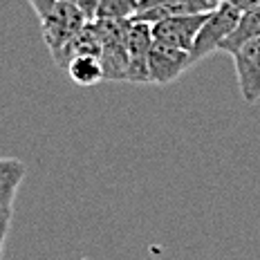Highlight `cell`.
Returning <instances> with one entry per match:
<instances>
[{
    "label": "cell",
    "instance_id": "277c9868",
    "mask_svg": "<svg viewBox=\"0 0 260 260\" xmlns=\"http://www.w3.org/2000/svg\"><path fill=\"white\" fill-rule=\"evenodd\" d=\"M236 65V77L240 85V94L247 104L260 101V36L247 41L231 54Z\"/></svg>",
    "mask_w": 260,
    "mask_h": 260
},
{
    "label": "cell",
    "instance_id": "9a60e30c",
    "mask_svg": "<svg viewBox=\"0 0 260 260\" xmlns=\"http://www.w3.org/2000/svg\"><path fill=\"white\" fill-rule=\"evenodd\" d=\"M166 3H173V0H139V12L137 14H142L150 7H157V5H166Z\"/></svg>",
    "mask_w": 260,
    "mask_h": 260
},
{
    "label": "cell",
    "instance_id": "4fadbf2b",
    "mask_svg": "<svg viewBox=\"0 0 260 260\" xmlns=\"http://www.w3.org/2000/svg\"><path fill=\"white\" fill-rule=\"evenodd\" d=\"M56 3H58V0H29L31 9H34V12L39 14V18H41V20L45 18V16L50 14L54 7H56Z\"/></svg>",
    "mask_w": 260,
    "mask_h": 260
},
{
    "label": "cell",
    "instance_id": "3957f363",
    "mask_svg": "<svg viewBox=\"0 0 260 260\" xmlns=\"http://www.w3.org/2000/svg\"><path fill=\"white\" fill-rule=\"evenodd\" d=\"M153 25L139 18H130L128 34H126V47L130 56L128 68V81L130 83H150L148 77V54L153 47Z\"/></svg>",
    "mask_w": 260,
    "mask_h": 260
},
{
    "label": "cell",
    "instance_id": "5bb4252c",
    "mask_svg": "<svg viewBox=\"0 0 260 260\" xmlns=\"http://www.w3.org/2000/svg\"><path fill=\"white\" fill-rule=\"evenodd\" d=\"M220 3H224V5H231V7H236L238 12H251V9H256L260 7V0H220Z\"/></svg>",
    "mask_w": 260,
    "mask_h": 260
},
{
    "label": "cell",
    "instance_id": "2e32d148",
    "mask_svg": "<svg viewBox=\"0 0 260 260\" xmlns=\"http://www.w3.org/2000/svg\"><path fill=\"white\" fill-rule=\"evenodd\" d=\"M3 247H5V240H0V258H3Z\"/></svg>",
    "mask_w": 260,
    "mask_h": 260
},
{
    "label": "cell",
    "instance_id": "e0dca14e",
    "mask_svg": "<svg viewBox=\"0 0 260 260\" xmlns=\"http://www.w3.org/2000/svg\"><path fill=\"white\" fill-rule=\"evenodd\" d=\"M58 3H74V0H58Z\"/></svg>",
    "mask_w": 260,
    "mask_h": 260
},
{
    "label": "cell",
    "instance_id": "ba28073f",
    "mask_svg": "<svg viewBox=\"0 0 260 260\" xmlns=\"http://www.w3.org/2000/svg\"><path fill=\"white\" fill-rule=\"evenodd\" d=\"M27 175L25 161L16 157H0V204L14 209V200Z\"/></svg>",
    "mask_w": 260,
    "mask_h": 260
},
{
    "label": "cell",
    "instance_id": "8992f818",
    "mask_svg": "<svg viewBox=\"0 0 260 260\" xmlns=\"http://www.w3.org/2000/svg\"><path fill=\"white\" fill-rule=\"evenodd\" d=\"M207 16L209 14L175 16V18H166V20H159V23H153V39H155V43H164V45L177 47V50H184L191 54L195 36L202 29Z\"/></svg>",
    "mask_w": 260,
    "mask_h": 260
},
{
    "label": "cell",
    "instance_id": "9c48e42d",
    "mask_svg": "<svg viewBox=\"0 0 260 260\" xmlns=\"http://www.w3.org/2000/svg\"><path fill=\"white\" fill-rule=\"evenodd\" d=\"M68 74L70 79L74 81L81 88H90V85H96L99 81H104V65H101L99 56H92V54H85V56H74L72 61L68 63Z\"/></svg>",
    "mask_w": 260,
    "mask_h": 260
},
{
    "label": "cell",
    "instance_id": "7a4b0ae2",
    "mask_svg": "<svg viewBox=\"0 0 260 260\" xmlns=\"http://www.w3.org/2000/svg\"><path fill=\"white\" fill-rule=\"evenodd\" d=\"M240 16H242V12H238L236 7L224 5V3H222L215 12H211L207 16V20H204L202 29H200L198 36H195L193 50H191V63L195 65L198 61L207 58L211 52L218 50L222 43H224L226 36L238 27Z\"/></svg>",
    "mask_w": 260,
    "mask_h": 260
},
{
    "label": "cell",
    "instance_id": "5b68a950",
    "mask_svg": "<svg viewBox=\"0 0 260 260\" xmlns=\"http://www.w3.org/2000/svg\"><path fill=\"white\" fill-rule=\"evenodd\" d=\"M188 68H193L191 54L177 50V47L164 45V43H153L148 54V77L150 83L166 85L173 83L177 77H182Z\"/></svg>",
    "mask_w": 260,
    "mask_h": 260
},
{
    "label": "cell",
    "instance_id": "30bf717a",
    "mask_svg": "<svg viewBox=\"0 0 260 260\" xmlns=\"http://www.w3.org/2000/svg\"><path fill=\"white\" fill-rule=\"evenodd\" d=\"M139 12V0H101L96 20H130Z\"/></svg>",
    "mask_w": 260,
    "mask_h": 260
},
{
    "label": "cell",
    "instance_id": "6da1fadb",
    "mask_svg": "<svg viewBox=\"0 0 260 260\" xmlns=\"http://www.w3.org/2000/svg\"><path fill=\"white\" fill-rule=\"evenodd\" d=\"M85 25H88V20L74 3H56V7L41 20L43 41H45L47 50L52 52L54 61L58 65L63 63L65 50L70 47V43L83 31Z\"/></svg>",
    "mask_w": 260,
    "mask_h": 260
},
{
    "label": "cell",
    "instance_id": "52a82bcc",
    "mask_svg": "<svg viewBox=\"0 0 260 260\" xmlns=\"http://www.w3.org/2000/svg\"><path fill=\"white\" fill-rule=\"evenodd\" d=\"M220 0H173L166 5H157L146 12L137 14L135 18L146 20V23H159L166 18H175V16H195V14H211L220 7Z\"/></svg>",
    "mask_w": 260,
    "mask_h": 260
},
{
    "label": "cell",
    "instance_id": "8fae6325",
    "mask_svg": "<svg viewBox=\"0 0 260 260\" xmlns=\"http://www.w3.org/2000/svg\"><path fill=\"white\" fill-rule=\"evenodd\" d=\"M99 3L101 0H74V5L79 7V12L85 16V20L92 23L96 20V12H99Z\"/></svg>",
    "mask_w": 260,
    "mask_h": 260
},
{
    "label": "cell",
    "instance_id": "7c38bea8",
    "mask_svg": "<svg viewBox=\"0 0 260 260\" xmlns=\"http://www.w3.org/2000/svg\"><path fill=\"white\" fill-rule=\"evenodd\" d=\"M12 218H14V209L0 204V240H7L9 226H12Z\"/></svg>",
    "mask_w": 260,
    "mask_h": 260
}]
</instances>
